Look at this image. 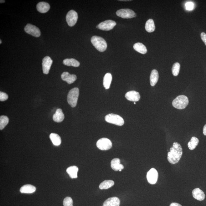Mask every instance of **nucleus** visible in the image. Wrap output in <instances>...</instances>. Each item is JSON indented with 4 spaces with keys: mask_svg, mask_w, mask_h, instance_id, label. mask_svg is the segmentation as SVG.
Here are the masks:
<instances>
[{
    "mask_svg": "<svg viewBox=\"0 0 206 206\" xmlns=\"http://www.w3.org/2000/svg\"><path fill=\"white\" fill-rule=\"evenodd\" d=\"M183 150L181 145L178 142H174L170 152L167 153V160L172 164L177 163L181 159L183 155Z\"/></svg>",
    "mask_w": 206,
    "mask_h": 206,
    "instance_id": "1",
    "label": "nucleus"
},
{
    "mask_svg": "<svg viewBox=\"0 0 206 206\" xmlns=\"http://www.w3.org/2000/svg\"><path fill=\"white\" fill-rule=\"evenodd\" d=\"M91 42L92 45L98 50L101 52L105 51L107 48V43L104 38L94 36L92 37Z\"/></svg>",
    "mask_w": 206,
    "mask_h": 206,
    "instance_id": "2",
    "label": "nucleus"
},
{
    "mask_svg": "<svg viewBox=\"0 0 206 206\" xmlns=\"http://www.w3.org/2000/svg\"><path fill=\"white\" fill-rule=\"evenodd\" d=\"M188 104L187 97L184 95L178 96L173 101L172 105L174 108L178 109H184Z\"/></svg>",
    "mask_w": 206,
    "mask_h": 206,
    "instance_id": "3",
    "label": "nucleus"
},
{
    "mask_svg": "<svg viewBox=\"0 0 206 206\" xmlns=\"http://www.w3.org/2000/svg\"><path fill=\"white\" fill-rule=\"evenodd\" d=\"M79 95V90L77 88H75L69 92L67 95V101L69 104L72 107H75L76 106Z\"/></svg>",
    "mask_w": 206,
    "mask_h": 206,
    "instance_id": "4",
    "label": "nucleus"
},
{
    "mask_svg": "<svg viewBox=\"0 0 206 206\" xmlns=\"http://www.w3.org/2000/svg\"><path fill=\"white\" fill-rule=\"evenodd\" d=\"M105 120L108 123L120 126H121L124 124V120L121 116L113 113L106 115Z\"/></svg>",
    "mask_w": 206,
    "mask_h": 206,
    "instance_id": "5",
    "label": "nucleus"
},
{
    "mask_svg": "<svg viewBox=\"0 0 206 206\" xmlns=\"http://www.w3.org/2000/svg\"><path fill=\"white\" fill-rule=\"evenodd\" d=\"M116 14L123 18H131L136 17V14L133 10L128 8L118 10L116 12Z\"/></svg>",
    "mask_w": 206,
    "mask_h": 206,
    "instance_id": "6",
    "label": "nucleus"
},
{
    "mask_svg": "<svg viewBox=\"0 0 206 206\" xmlns=\"http://www.w3.org/2000/svg\"><path fill=\"white\" fill-rule=\"evenodd\" d=\"M112 142L110 140L106 138H102L99 139L97 142V146L99 149L106 151L112 147Z\"/></svg>",
    "mask_w": 206,
    "mask_h": 206,
    "instance_id": "7",
    "label": "nucleus"
},
{
    "mask_svg": "<svg viewBox=\"0 0 206 206\" xmlns=\"http://www.w3.org/2000/svg\"><path fill=\"white\" fill-rule=\"evenodd\" d=\"M66 21L70 27L74 26L77 22L78 19V13L74 10H70L68 12L66 17Z\"/></svg>",
    "mask_w": 206,
    "mask_h": 206,
    "instance_id": "8",
    "label": "nucleus"
},
{
    "mask_svg": "<svg viewBox=\"0 0 206 206\" xmlns=\"http://www.w3.org/2000/svg\"><path fill=\"white\" fill-rule=\"evenodd\" d=\"M116 23L112 20H107L100 23L97 26V28L101 30L109 31L111 30L116 25Z\"/></svg>",
    "mask_w": 206,
    "mask_h": 206,
    "instance_id": "9",
    "label": "nucleus"
},
{
    "mask_svg": "<svg viewBox=\"0 0 206 206\" xmlns=\"http://www.w3.org/2000/svg\"><path fill=\"white\" fill-rule=\"evenodd\" d=\"M24 30L28 34L36 37H39L41 35V31L36 26L31 24H28L24 28Z\"/></svg>",
    "mask_w": 206,
    "mask_h": 206,
    "instance_id": "10",
    "label": "nucleus"
},
{
    "mask_svg": "<svg viewBox=\"0 0 206 206\" xmlns=\"http://www.w3.org/2000/svg\"><path fill=\"white\" fill-rule=\"evenodd\" d=\"M158 178V173L156 169L152 168L148 172L147 178V181L150 184H155L157 181Z\"/></svg>",
    "mask_w": 206,
    "mask_h": 206,
    "instance_id": "11",
    "label": "nucleus"
},
{
    "mask_svg": "<svg viewBox=\"0 0 206 206\" xmlns=\"http://www.w3.org/2000/svg\"><path fill=\"white\" fill-rule=\"evenodd\" d=\"M53 63L51 58L49 57L46 56L43 59L42 62L43 73L45 74H48L50 71L52 64Z\"/></svg>",
    "mask_w": 206,
    "mask_h": 206,
    "instance_id": "12",
    "label": "nucleus"
},
{
    "mask_svg": "<svg viewBox=\"0 0 206 206\" xmlns=\"http://www.w3.org/2000/svg\"><path fill=\"white\" fill-rule=\"evenodd\" d=\"M125 96L127 100L134 102L138 101L141 98L139 92L134 90L127 92Z\"/></svg>",
    "mask_w": 206,
    "mask_h": 206,
    "instance_id": "13",
    "label": "nucleus"
},
{
    "mask_svg": "<svg viewBox=\"0 0 206 206\" xmlns=\"http://www.w3.org/2000/svg\"><path fill=\"white\" fill-rule=\"evenodd\" d=\"M61 78L63 81L71 84L76 81L77 77L75 75H70L69 72H64L61 75Z\"/></svg>",
    "mask_w": 206,
    "mask_h": 206,
    "instance_id": "14",
    "label": "nucleus"
},
{
    "mask_svg": "<svg viewBox=\"0 0 206 206\" xmlns=\"http://www.w3.org/2000/svg\"><path fill=\"white\" fill-rule=\"evenodd\" d=\"M120 200L117 197H113L105 201L103 206H119Z\"/></svg>",
    "mask_w": 206,
    "mask_h": 206,
    "instance_id": "15",
    "label": "nucleus"
},
{
    "mask_svg": "<svg viewBox=\"0 0 206 206\" xmlns=\"http://www.w3.org/2000/svg\"><path fill=\"white\" fill-rule=\"evenodd\" d=\"M36 8L38 11L40 13H45L49 10L50 6L48 3L41 2L38 3Z\"/></svg>",
    "mask_w": 206,
    "mask_h": 206,
    "instance_id": "16",
    "label": "nucleus"
},
{
    "mask_svg": "<svg viewBox=\"0 0 206 206\" xmlns=\"http://www.w3.org/2000/svg\"><path fill=\"white\" fill-rule=\"evenodd\" d=\"M120 160L119 158L113 159L111 162V167L113 170L115 171H119L121 172L122 170L124 168L123 166L120 164Z\"/></svg>",
    "mask_w": 206,
    "mask_h": 206,
    "instance_id": "17",
    "label": "nucleus"
},
{
    "mask_svg": "<svg viewBox=\"0 0 206 206\" xmlns=\"http://www.w3.org/2000/svg\"><path fill=\"white\" fill-rule=\"evenodd\" d=\"M193 198L199 201H202L205 198V194L204 192L199 188H195L193 192Z\"/></svg>",
    "mask_w": 206,
    "mask_h": 206,
    "instance_id": "18",
    "label": "nucleus"
},
{
    "mask_svg": "<svg viewBox=\"0 0 206 206\" xmlns=\"http://www.w3.org/2000/svg\"><path fill=\"white\" fill-rule=\"evenodd\" d=\"M159 79V75L156 70H153L150 75V84L152 86H154L157 83Z\"/></svg>",
    "mask_w": 206,
    "mask_h": 206,
    "instance_id": "19",
    "label": "nucleus"
},
{
    "mask_svg": "<svg viewBox=\"0 0 206 206\" xmlns=\"http://www.w3.org/2000/svg\"><path fill=\"white\" fill-rule=\"evenodd\" d=\"M64 118V113H63L62 110L60 109H57L53 116L54 121L57 123H60L63 121Z\"/></svg>",
    "mask_w": 206,
    "mask_h": 206,
    "instance_id": "20",
    "label": "nucleus"
},
{
    "mask_svg": "<svg viewBox=\"0 0 206 206\" xmlns=\"http://www.w3.org/2000/svg\"><path fill=\"white\" fill-rule=\"evenodd\" d=\"M36 191V188L30 184L24 185L20 189V192L22 193H34Z\"/></svg>",
    "mask_w": 206,
    "mask_h": 206,
    "instance_id": "21",
    "label": "nucleus"
},
{
    "mask_svg": "<svg viewBox=\"0 0 206 206\" xmlns=\"http://www.w3.org/2000/svg\"><path fill=\"white\" fill-rule=\"evenodd\" d=\"M78 168L75 166L70 167H68L67 170V173L72 179L76 178L78 177Z\"/></svg>",
    "mask_w": 206,
    "mask_h": 206,
    "instance_id": "22",
    "label": "nucleus"
},
{
    "mask_svg": "<svg viewBox=\"0 0 206 206\" xmlns=\"http://www.w3.org/2000/svg\"><path fill=\"white\" fill-rule=\"evenodd\" d=\"M134 49L139 53L144 54L147 52V49L143 44L137 43L135 44L133 46Z\"/></svg>",
    "mask_w": 206,
    "mask_h": 206,
    "instance_id": "23",
    "label": "nucleus"
},
{
    "mask_svg": "<svg viewBox=\"0 0 206 206\" xmlns=\"http://www.w3.org/2000/svg\"><path fill=\"white\" fill-rule=\"evenodd\" d=\"M63 64L66 66L78 67L80 65V63L74 59H67L63 61Z\"/></svg>",
    "mask_w": 206,
    "mask_h": 206,
    "instance_id": "24",
    "label": "nucleus"
},
{
    "mask_svg": "<svg viewBox=\"0 0 206 206\" xmlns=\"http://www.w3.org/2000/svg\"><path fill=\"white\" fill-rule=\"evenodd\" d=\"M112 77L111 73H107L105 75L103 80V85L106 89H109L111 85Z\"/></svg>",
    "mask_w": 206,
    "mask_h": 206,
    "instance_id": "25",
    "label": "nucleus"
},
{
    "mask_svg": "<svg viewBox=\"0 0 206 206\" xmlns=\"http://www.w3.org/2000/svg\"><path fill=\"white\" fill-rule=\"evenodd\" d=\"M50 138L52 143L55 146H59L61 143V139L58 134L55 133H51L50 135Z\"/></svg>",
    "mask_w": 206,
    "mask_h": 206,
    "instance_id": "26",
    "label": "nucleus"
},
{
    "mask_svg": "<svg viewBox=\"0 0 206 206\" xmlns=\"http://www.w3.org/2000/svg\"><path fill=\"white\" fill-rule=\"evenodd\" d=\"M145 29L148 32L152 33L155 30V26L154 21L152 19H150L147 21L145 25Z\"/></svg>",
    "mask_w": 206,
    "mask_h": 206,
    "instance_id": "27",
    "label": "nucleus"
},
{
    "mask_svg": "<svg viewBox=\"0 0 206 206\" xmlns=\"http://www.w3.org/2000/svg\"><path fill=\"white\" fill-rule=\"evenodd\" d=\"M114 184V182L112 180H106L101 183L99 187L100 189H107L111 187Z\"/></svg>",
    "mask_w": 206,
    "mask_h": 206,
    "instance_id": "28",
    "label": "nucleus"
},
{
    "mask_svg": "<svg viewBox=\"0 0 206 206\" xmlns=\"http://www.w3.org/2000/svg\"><path fill=\"white\" fill-rule=\"evenodd\" d=\"M199 140L198 138L195 137H192L191 141L188 143V147L191 150H194L198 145Z\"/></svg>",
    "mask_w": 206,
    "mask_h": 206,
    "instance_id": "29",
    "label": "nucleus"
},
{
    "mask_svg": "<svg viewBox=\"0 0 206 206\" xmlns=\"http://www.w3.org/2000/svg\"><path fill=\"white\" fill-rule=\"evenodd\" d=\"M9 122V119L8 116H1L0 117V130H3L8 124Z\"/></svg>",
    "mask_w": 206,
    "mask_h": 206,
    "instance_id": "30",
    "label": "nucleus"
},
{
    "mask_svg": "<svg viewBox=\"0 0 206 206\" xmlns=\"http://www.w3.org/2000/svg\"><path fill=\"white\" fill-rule=\"evenodd\" d=\"M180 69V64L179 63L176 62L174 64L172 68V71L173 74L174 76H177L178 75Z\"/></svg>",
    "mask_w": 206,
    "mask_h": 206,
    "instance_id": "31",
    "label": "nucleus"
},
{
    "mask_svg": "<svg viewBox=\"0 0 206 206\" xmlns=\"http://www.w3.org/2000/svg\"><path fill=\"white\" fill-rule=\"evenodd\" d=\"M73 203L72 199L71 197H66L64 200L63 205L64 206H73Z\"/></svg>",
    "mask_w": 206,
    "mask_h": 206,
    "instance_id": "32",
    "label": "nucleus"
},
{
    "mask_svg": "<svg viewBox=\"0 0 206 206\" xmlns=\"http://www.w3.org/2000/svg\"><path fill=\"white\" fill-rule=\"evenodd\" d=\"M185 6H186V8L187 10L191 11L194 8V4L191 2H188L186 3Z\"/></svg>",
    "mask_w": 206,
    "mask_h": 206,
    "instance_id": "33",
    "label": "nucleus"
},
{
    "mask_svg": "<svg viewBox=\"0 0 206 206\" xmlns=\"http://www.w3.org/2000/svg\"><path fill=\"white\" fill-rule=\"evenodd\" d=\"M8 99V94L5 92H0V100L1 101H4Z\"/></svg>",
    "mask_w": 206,
    "mask_h": 206,
    "instance_id": "34",
    "label": "nucleus"
},
{
    "mask_svg": "<svg viewBox=\"0 0 206 206\" xmlns=\"http://www.w3.org/2000/svg\"><path fill=\"white\" fill-rule=\"evenodd\" d=\"M201 38L202 41H203L206 46V34L204 32L202 33L201 34Z\"/></svg>",
    "mask_w": 206,
    "mask_h": 206,
    "instance_id": "35",
    "label": "nucleus"
},
{
    "mask_svg": "<svg viewBox=\"0 0 206 206\" xmlns=\"http://www.w3.org/2000/svg\"><path fill=\"white\" fill-rule=\"evenodd\" d=\"M170 206H182L180 204L177 203H172L170 204Z\"/></svg>",
    "mask_w": 206,
    "mask_h": 206,
    "instance_id": "36",
    "label": "nucleus"
},
{
    "mask_svg": "<svg viewBox=\"0 0 206 206\" xmlns=\"http://www.w3.org/2000/svg\"><path fill=\"white\" fill-rule=\"evenodd\" d=\"M203 134L204 135L206 136V125L204 126L203 127Z\"/></svg>",
    "mask_w": 206,
    "mask_h": 206,
    "instance_id": "37",
    "label": "nucleus"
},
{
    "mask_svg": "<svg viewBox=\"0 0 206 206\" xmlns=\"http://www.w3.org/2000/svg\"><path fill=\"white\" fill-rule=\"evenodd\" d=\"M5 2V1H3V0H1V1H0V3H4Z\"/></svg>",
    "mask_w": 206,
    "mask_h": 206,
    "instance_id": "38",
    "label": "nucleus"
},
{
    "mask_svg": "<svg viewBox=\"0 0 206 206\" xmlns=\"http://www.w3.org/2000/svg\"><path fill=\"white\" fill-rule=\"evenodd\" d=\"M2 43V42L1 40H0V44H1Z\"/></svg>",
    "mask_w": 206,
    "mask_h": 206,
    "instance_id": "39",
    "label": "nucleus"
},
{
    "mask_svg": "<svg viewBox=\"0 0 206 206\" xmlns=\"http://www.w3.org/2000/svg\"><path fill=\"white\" fill-rule=\"evenodd\" d=\"M134 104H136V103L135 102H134Z\"/></svg>",
    "mask_w": 206,
    "mask_h": 206,
    "instance_id": "40",
    "label": "nucleus"
}]
</instances>
